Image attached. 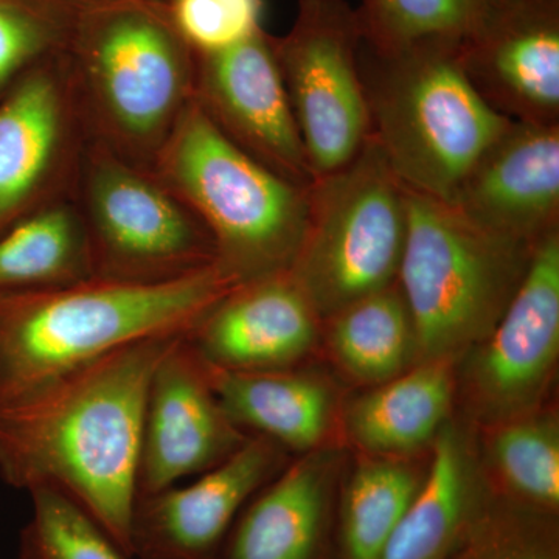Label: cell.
<instances>
[{
  "label": "cell",
  "mask_w": 559,
  "mask_h": 559,
  "mask_svg": "<svg viewBox=\"0 0 559 559\" xmlns=\"http://www.w3.org/2000/svg\"><path fill=\"white\" fill-rule=\"evenodd\" d=\"M124 345L0 406V477L75 502L131 557L146 393L176 337Z\"/></svg>",
  "instance_id": "1"
},
{
  "label": "cell",
  "mask_w": 559,
  "mask_h": 559,
  "mask_svg": "<svg viewBox=\"0 0 559 559\" xmlns=\"http://www.w3.org/2000/svg\"><path fill=\"white\" fill-rule=\"evenodd\" d=\"M237 286L213 263L167 282L91 277L0 296V406L124 345L189 333Z\"/></svg>",
  "instance_id": "2"
},
{
  "label": "cell",
  "mask_w": 559,
  "mask_h": 559,
  "mask_svg": "<svg viewBox=\"0 0 559 559\" xmlns=\"http://www.w3.org/2000/svg\"><path fill=\"white\" fill-rule=\"evenodd\" d=\"M370 138L406 189L450 202L511 121L471 84L460 44L390 53L360 46Z\"/></svg>",
  "instance_id": "3"
},
{
  "label": "cell",
  "mask_w": 559,
  "mask_h": 559,
  "mask_svg": "<svg viewBox=\"0 0 559 559\" xmlns=\"http://www.w3.org/2000/svg\"><path fill=\"white\" fill-rule=\"evenodd\" d=\"M150 171L204 224L216 263L238 285L293 266L307 234L310 187L275 175L238 148L197 98Z\"/></svg>",
  "instance_id": "4"
},
{
  "label": "cell",
  "mask_w": 559,
  "mask_h": 559,
  "mask_svg": "<svg viewBox=\"0 0 559 559\" xmlns=\"http://www.w3.org/2000/svg\"><path fill=\"white\" fill-rule=\"evenodd\" d=\"M399 286L417 334L418 362L450 360L491 333L527 274L535 246L471 223L448 202L406 189Z\"/></svg>",
  "instance_id": "5"
},
{
  "label": "cell",
  "mask_w": 559,
  "mask_h": 559,
  "mask_svg": "<svg viewBox=\"0 0 559 559\" xmlns=\"http://www.w3.org/2000/svg\"><path fill=\"white\" fill-rule=\"evenodd\" d=\"M171 24L138 3L102 10L70 72L91 139L143 170L194 98L197 60Z\"/></svg>",
  "instance_id": "6"
},
{
  "label": "cell",
  "mask_w": 559,
  "mask_h": 559,
  "mask_svg": "<svg viewBox=\"0 0 559 559\" xmlns=\"http://www.w3.org/2000/svg\"><path fill=\"white\" fill-rule=\"evenodd\" d=\"M406 187L373 139L310 186L307 234L289 274L320 319L399 282Z\"/></svg>",
  "instance_id": "7"
},
{
  "label": "cell",
  "mask_w": 559,
  "mask_h": 559,
  "mask_svg": "<svg viewBox=\"0 0 559 559\" xmlns=\"http://www.w3.org/2000/svg\"><path fill=\"white\" fill-rule=\"evenodd\" d=\"M81 160L94 277L167 282L216 263L204 224L153 173L94 139Z\"/></svg>",
  "instance_id": "8"
},
{
  "label": "cell",
  "mask_w": 559,
  "mask_h": 559,
  "mask_svg": "<svg viewBox=\"0 0 559 559\" xmlns=\"http://www.w3.org/2000/svg\"><path fill=\"white\" fill-rule=\"evenodd\" d=\"M271 44L312 175L336 171L370 139L356 9L345 0H299L293 27Z\"/></svg>",
  "instance_id": "9"
},
{
  "label": "cell",
  "mask_w": 559,
  "mask_h": 559,
  "mask_svg": "<svg viewBox=\"0 0 559 559\" xmlns=\"http://www.w3.org/2000/svg\"><path fill=\"white\" fill-rule=\"evenodd\" d=\"M559 358V230L533 248L527 274L491 333L455 367L474 429L544 406Z\"/></svg>",
  "instance_id": "10"
},
{
  "label": "cell",
  "mask_w": 559,
  "mask_h": 559,
  "mask_svg": "<svg viewBox=\"0 0 559 559\" xmlns=\"http://www.w3.org/2000/svg\"><path fill=\"white\" fill-rule=\"evenodd\" d=\"M249 437L224 411L207 364L186 334L176 337L157 364L146 393L138 498L215 468Z\"/></svg>",
  "instance_id": "11"
},
{
  "label": "cell",
  "mask_w": 559,
  "mask_h": 559,
  "mask_svg": "<svg viewBox=\"0 0 559 559\" xmlns=\"http://www.w3.org/2000/svg\"><path fill=\"white\" fill-rule=\"evenodd\" d=\"M288 452L266 437L245 444L190 485L139 496L131 520V557L216 559L231 525L286 465Z\"/></svg>",
  "instance_id": "12"
},
{
  "label": "cell",
  "mask_w": 559,
  "mask_h": 559,
  "mask_svg": "<svg viewBox=\"0 0 559 559\" xmlns=\"http://www.w3.org/2000/svg\"><path fill=\"white\" fill-rule=\"evenodd\" d=\"M197 57L194 98L213 123L275 175L310 187L316 178L271 36L261 31L229 49Z\"/></svg>",
  "instance_id": "13"
},
{
  "label": "cell",
  "mask_w": 559,
  "mask_h": 559,
  "mask_svg": "<svg viewBox=\"0 0 559 559\" xmlns=\"http://www.w3.org/2000/svg\"><path fill=\"white\" fill-rule=\"evenodd\" d=\"M460 60L480 97L522 123H559V0H498Z\"/></svg>",
  "instance_id": "14"
},
{
  "label": "cell",
  "mask_w": 559,
  "mask_h": 559,
  "mask_svg": "<svg viewBox=\"0 0 559 559\" xmlns=\"http://www.w3.org/2000/svg\"><path fill=\"white\" fill-rule=\"evenodd\" d=\"M323 320L289 271L242 283L186 334L210 366L234 371L297 369L322 342Z\"/></svg>",
  "instance_id": "15"
},
{
  "label": "cell",
  "mask_w": 559,
  "mask_h": 559,
  "mask_svg": "<svg viewBox=\"0 0 559 559\" xmlns=\"http://www.w3.org/2000/svg\"><path fill=\"white\" fill-rule=\"evenodd\" d=\"M448 204L481 229L524 245L559 230V123L511 121Z\"/></svg>",
  "instance_id": "16"
},
{
  "label": "cell",
  "mask_w": 559,
  "mask_h": 559,
  "mask_svg": "<svg viewBox=\"0 0 559 559\" xmlns=\"http://www.w3.org/2000/svg\"><path fill=\"white\" fill-rule=\"evenodd\" d=\"M84 128L70 72L33 70L0 105V229L60 183Z\"/></svg>",
  "instance_id": "17"
},
{
  "label": "cell",
  "mask_w": 559,
  "mask_h": 559,
  "mask_svg": "<svg viewBox=\"0 0 559 559\" xmlns=\"http://www.w3.org/2000/svg\"><path fill=\"white\" fill-rule=\"evenodd\" d=\"M342 460L331 444L286 463L246 503L216 559H318Z\"/></svg>",
  "instance_id": "18"
},
{
  "label": "cell",
  "mask_w": 559,
  "mask_h": 559,
  "mask_svg": "<svg viewBox=\"0 0 559 559\" xmlns=\"http://www.w3.org/2000/svg\"><path fill=\"white\" fill-rule=\"evenodd\" d=\"M491 495L473 426L451 417L430 448L426 479L380 559L454 558Z\"/></svg>",
  "instance_id": "19"
},
{
  "label": "cell",
  "mask_w": 559,
  "mask_h": 559,
  "mask_svg": "<svg viewBox=\"0 0 559 559\" xmlns=\"http://www.w3.org/2000/svg\"><path fill=\"white\" fill-rule=\"evenodd\" d=\"M207 369L224 411L248 436L266 437L299 454L334 444L342 412L336 390L325 378L300 367L234 371L207 364Z\"/></svg>",
  "instance_id": "20"
},
{
  "label": "cell",
  "mask_w": 559,
  "mask_h": 559,
  "mask_svg": "<svg viewBox=\"0 0 559 559\" xmlns=\"http://www.w3.org/2000/svg\"><path fill=\"white\" fill-rule=\"evenodd\" d=\"M457 364L425 360L349 401L341 426L359 454L417 457L430 450L455 404Z\"/></svg>",
  "instance_id": "21"
},
{
  "label": "cell",
  "mask_w": 559,
  "mask_h": 559,
  "mask_svg": "<svg viewBox=\"0 0 559 559\" xmlns=\"http://www.w3.org/2000/svg\"><path fill=\"white\" fill-rule=\"evenodd\" d=\"M322 342L337 369L367 388L418 362L417 334L399 283L323 320Z\"/></svg>",
  "instance_id": "22"
},
{
  "label": "cell",
  "mask_w": 559,
  "mask_h": 559,
  "mask_svg": "<svg viewBox=\"0 0 559 559\" xmlns=\"http://www.w3.org/2000/svg\"><path fill=\"white\" fill-rule=\"evenodd\" d=\"M476 430L481 469L496 495L540 513L559 507V421L544 406Z\"/></svg>",
  "instance_id": "23"
},
{
  "label": "cell",
  "mask_w": 559,
  "mask_h": 559,
  "mask_svg": "<svg viewBox=\"0 0 559 559\" xmlns=\"http://www.w3.org/2000/svg\"><path fill=\"white\" fill-rule=\"evenodd\" d=\"M94 277L79 210L50 202L0 234V296L58 288Z\"/></svg>",
  "instance_id": "24"
},
{
  "label": "cell",
  "mask_w": 559,
  "mask_h": 559,
  "mask_svg": "<svg viewBox=\"0 0 559 559\" xmlns=\"http://www.w3.org/2000/svg\"><path fill=\"white\" fill-rule=\"evenodd\" d=\"M426 474L415 457L359 454L342 495V558L380 559Z\"/></svg>",
  "instance_id": "25"
},
{
  "label": "cell",
  "mask_w": 559,
  "mask_h": 559,
  "mask_svg": "<svg viewBox=\"0 0 559 559\" xmlns=\"http://www.w3.org/2000/svg\"><path fill=\"white\" fill-rule=\"evenodd\" d=\"M498 0H359L364 46L380 53L421 44L466 43Z\"/></svg>",
  "instance_id": "26"
},
{
  "label": "cell",
  "mask_w": 559,
  "mask_h": 559,
  "mask_svg": "<svg viewBox=\"0 0 559 559\" xmlns=\"http://www.w3.org/2000/svg\"><path fill=\"white\" fill-rule=\"evenodd\" d=\"M31 521L17 559H131L75 502L50 489L31 492Z\"/></svg>",
  "instance_id": "27"
},
{
  "label": "cell",
  "mask_w": 559,
  "mask_h": 559,
  "mask_svg": "<svg viewBox=\"0 0 559 559\" xmlns=\"http://www.w3.org/2000/svg\"><path fill=\"white\" fill-rule=\"evenodd\" d=\"M452 559H559L554 514L527 509L492 491Z\"/></svg>",
  "instance_id": "28"
},
{
  "label": "cell",
  "mask_w": 559,
  "mask_h": 559,
  "mask_svg": "<svg viewBox=\"0 0 559 559\" xmlns=\"http://www.w3.org/2000/svg\"><path fill=\"white\" fill-rule=\"evenodd\" d=\"M263 0H175L171 22L198 55L215 53L261 32Z\"/></svg>",
  "instance_id": "29"
},
{
  "label": "cell",
  "mask_w": 559,
  "mask_h": 559,
  "mask_svg": "<svg viewBox=\"0 0 559 559\" xmlns=\"http://www.w3.org/2000/svg\"><path fill=\"white\" fill-rule=\"evenodd\" d=\"M55 40V28L35 14L0 2V87Z\"/></svg>",
  "instance_id": "30"
}]
</instances>
